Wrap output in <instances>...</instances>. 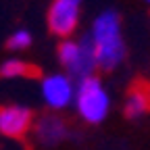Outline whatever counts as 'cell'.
Segmentation results:
<instances>
[{"label":"cell","instance_id":"cell-1","mask_svg":"<svg viewBox=\"0 0 150 150\" xmlns=\"http://www.w3.org/2000/svg\"><path fill=\"white\" fill-rule=\"evenodd\" d=\"M92 40L96 46V63L100 69H115L125 56V44L121 38V23L115 11L102 13L92 25Z\"/></svg>","mask_w":150,"mask_h":150},{"label":"cell","instance_id":"cell-2","mask_svg":"<svg viewBox=\"0 0 150 150\" xmlns=\"http://www.w3.org/2000/svg\"><path fill=\"white\" fill-rule=\"evenodd\" d=\"M59 59L67 67L71 77L79 79V81L92 77L94 67H98V63H96V46H94L92 38H83L81 42L65 40L59 46Z\"/></svg>","mask_w":150,"mask_h":150},{"label":"cell","instance_id":"cell-3","mask_svg":"<svg viewBox=\"0 0 150 150\" xmlns=\"http://www.w3.org/2000/svg\"><path fill=\"white\" fill-rule=\"evenodd\" d=\"M75 102H77L79 115L88 123L104 121V117L108 115V108H110V98L98 77H88V79L79 81V88L75 92Z\"/></svg>","mask_w":150,"mask_h":150},{"label":"cell","instance_id":"cell-4","mask_svg":"<svg viewBox=\"0 0 150 150\" xmlns=\"http://www.w3.org/2000/svg\"><path fill=\"white\" fill-rule=\"evenodd\" d=\"M79 6L81 0H54L48 11V27L52 33L67 38L73 33L79 21Z\"/></svg>","mask_w":150,"mask_h":150},{"label":"cell","instance_id":"cell-5","mask_svg":"<svg viewBox=\"0 0 150 150\" xmlns=\"http://www.w3.org/2000/svg\"><path fill=\"white\" fill-rule=\"evenodd\" d=\"M75 92L77 90L73 88L71 79L67 75H61V73L48 75L42 81V98L54 110H61V108L69 106L71 100L75 98Z\"/></svg>","mask_w":150,"mask_h":150},{"label":"cell","instance_id":"cell-6","mask_svg":"<svg viewBox=\"0 0 150 150\" xmlns=\"http://www.w3.org/2000/svg\"><path fill=\"white\" fill-rule=\"evenodd\" d=\"M31 127V110L21 104H8L0 108V134L6 138H21Z\"/></svg>","mask_w":150,"mask_h":150},{"label":"cell","instance_id":"cell-7","mask_svg":"<svg viewBox=\"0 0 150 150\" xmlns=\"http://www.w3.org/2000/svg\"><path fill=\"white\" fill-rule=\"evenodd\" d=\"M65 123L56 117H42L35 123V138L44 146H52L65 138Z\"/></svg>","mask_w":150,"mask_h":150},{"label":"cell","instance_id":"cell-8","mask_svg":"<svg viewBox=\"0 0 150 150\" xmlns=\"http://www.w3.org/2000/svg\"><path fill=\"white\" fill-rule=\"evenodd\" d=\"M150 108V88L148 86H138L129 92L127 102H125V112L129 117H138Z\"/></svg>","mask_w":150,"mask_h":150},{"label":"cell","instance_id":"cell-9","mask_svg":"<svg viewBox=\"0 0 150 150\" xmlns=\"http://www.w3.org/2000/svg\"><path fill=\"white\" fill-rule=\"evenodd\" d=\"M35 71L25 63V61H19V59H8L2 63L0 67V75L2 77H8V79H15V77H23V75H33Z\"/></svg>","mask_w":150,"mask_h":150},{"label":"cell","instance_id":"cell-10","mask_svg":"<svg viewBox=\"0 0 150 150\" xmlns=\"http://www.w3.org/2000/svg\"><path fill=\"white\" fill-rule=\"evenodd\" d=\"M31 44V35H29V31H25V29H19V31H15L11 38H8V48L11 50H23V48H27Z\"/></svg>","mask_w":150,"mask_h":150},{"label":"cell","instance_id":"cell-11","mask_svg":"<svg viewBox=\"0 0 150 150\" xmlns=\"http://www.w3.org/2000/svg\"><path fill=\"white\" fill-rule=\"evenodd\" d=\"M146 2H148V4H150V0H146Z\"/></svg>","mask_w":150,"mask_h":150}]
</instances>
